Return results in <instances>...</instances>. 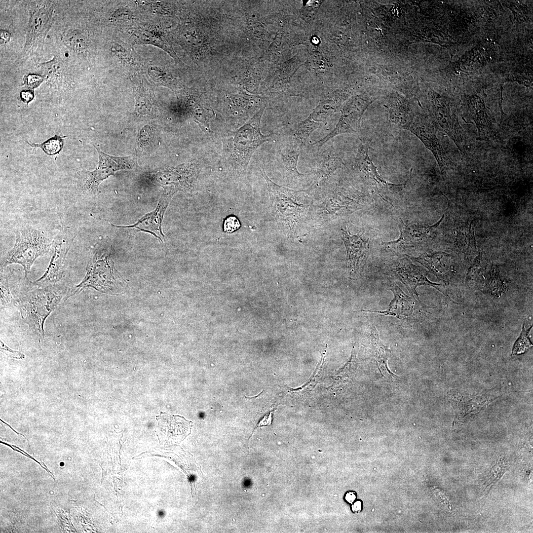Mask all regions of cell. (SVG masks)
Instances as JSON below:
<instances>
[{
  "instance_id": "34",
  "label": "cell",
  "mask_w": 533,
  "mask_h": 533,
  "mask_svg": "<svg viewBox=\"0 0 533 533\" xmlns=\"http://www.w3.org/2000/svg\"><path fill=\"white\" fill-rule=\"evenodd\" d=\"M38 67L44 74L46 78L58 80L63 77L64 66L57 57L46 62L38 64Z\"/></svg>"
},
{
  "instance_id": "7",
  "label": "cell",
  "mask_w": 533,
  "mask_h": 533,
  "mask_svg": "<svg viewBox=\"0 0 533 533\" xmlns=\"http://www.w3.org/2000/svg\"><path fill=\"white\" fill-rule=\"evenodd\" d=\"M54 7L53 1H31L28 3L29 17L22 57L33 55L42 49L51 25Z\"/></svg>"
},
{
  "instance_id": "16",
  "label": "cell",
  "mask_w": 533,
  "mask_h": 533,
  "mask_svg": "<svg viewBox=\"0 0 533 533\" xmlns=\"http://www.w3.org/2000/svg\"><path fill=\"white\" fill-rule=\"evenodd\" d=\"M72 239L65 232H60L54 239V252L44 273L33 282L38 286L57 284L62 279L65 267L66 258Z\"/></svg>"
},
{
  "instance_id": "43",
  "label": "cell",
  "mask_w": 533,
  "mask_h": 533,
  "mask_svg": "<svg viewBox=\"0 0 533 533\" xmlns=\"http://www.w3.org/2000/svg\"><path fill=\"white\" fill-rule=\"evenodd\" d=\"M132 14L130 11L125 8H119L115 10L112 14V18L116 21H125L131 19Z\"/></svg>"
},
{
  "instance_id": "24",
  "label": "cell",
  "mask_w": 533,
  "mask_h": 533,
  "mask_svg": "<svg viewBox=\"0 0 533 533\" xmlns=\"http://www.w3.org/2000/svg\"><path fill=\"white\" fill-rule=\"evenodd\" d=\"M135 37L137 41L140 43L157 46L167 52L175 60L181 61L164 32L155 26L149 25L141 28L136 32Z\"/></svg>"
},
{
  "instance_id": "11",
  "label": "cell",
  "mask_w": 533,
  "mask_h": 533,
  "mask_svg": "<svg viewBox=\"0 0 533 533\" xmlns=\"http://www.w3.org/2000/svg\"><path fill=\"white\" fill-rule=\"evenodd\" d=\"M99 160L96 168L88 171L83 186L84 191L96 193L100 184L118 171L131 169L137 166V161L131 156H115L108 154L95 147Z\"/></svg>"
},
{
  "instance_id": "39",
  "label": "cell",
  "mask_w": 533,
  "mask_h": 533,
  "mask_svg": "<svg viewBox=\"0 0 533 533\" xmlns=\"http://www.w3.org/2000/svg\"><path fill=\"white\" fill-rule=\"evenodd\" d=\"M45 76L36 74H29L24 78L23 85L29 89L38 87L45 79Z\"/></svg>"
},
{
  "instance_id": "46",
  "label": "cell",
  "mask_w": 533,
  "mask_h": 533,
  "mask_svg": "<svg viewBox=\"0 0 533 533\" xmlns=\"http://www.w3.org/2000/svg\"><path fill=\"white\" fill-rule=\"evenodd\" d=\"M345 498L348 502L352 503L356 498V495L353 492H348L346 494Z\"/></svg>"
},
{
  "instance_id": "33",
  "label": "cell",
  "mask_w": 533,
  "mask_h": 533,
  "mask_svg": "<svg viewBox=\"0 0 533 533\" xmlns=\"http://www.w3.org/2000/svg\"><path fill=\"white\" fill-rule=\"evenodd\" d=\"M343 164L340 156L335 154L324 156L320 161L317 173L322 178H327Z\"/></svg>"
},
{
  "instance_id": "5",
  "label": "cell",
  "mask_w": 533,
  "mask_h": 533,
  "mask_svg": "<svg viewBox=\"0 0 533 533\" xmlns=\"http://www.w3.org/2000/svg\"><path fill=\"white\" fill-rule=\"evenodd\" d=\"M369 143L362 142L360 143L354 160V167L373 192L393 206L395 200L400 196L409 182L413 169H411L409 178L404 183L399 184L390 183L378 172L376 166L369 156Z\"/></svg>"
},
{
  "instance_id": "27",
  "label": "cell",
  "mask_w": 533,
  "mask_h": 533,
  "mask_svg": "<svg viewBox=\"0 0 533 533\" xmlns=\"http://www.w3.org/2000/svg\"><path fill=\"white\" fill-rule=\"evenodd\" d=\"M370 337L371 352L374 357L380 372L383 376H395L389 370L387 361L390 356L391 351L385 346L379 338L378 331L374 325L370 328Z\"/></svg>"
},
{
  "instance_id": "9",
  "label": "cell",
  "mask_w": 533,
  "mask_h": 533,
  "mask_svg": "<svg viewBox=\"0 0 533 533\" xmlns=\"http://www.w3.org/2000/svg\"><path fill=\"white\" fill-rule=\"evenodd\" d=\"M200 171L199 164L192 161L156 171L151 174L150 179L162 187L164 192L191 193L196 186Z\"/></svg>"
},
{
  "instance_id": "13",
  "label": "cell",
  "mask_w": 533,
  "mask_h": 533,
  "mask_svg": "<svg viewBox=\"0 0 533 533\" xmlns=\"http://www.w3.org/2000/svg\"><path fill=\"white\" fill-rule=\"evenodd\" d=\"M389 289L392 292L394 296L386 309L381 311H362L394 316L401 321L412 322L420 317L425 306L419 300H417L414 296L410 297L407 295L394 282L391 283Z\"/></svg>"
},
{
  "instance_id": "47",
  "label": "cell",
  "mask_w": 533,
  "mask_h": 533,
  "mask_svg": "<svg viewBox=\"0 0 533 533\" xmlns=\"http://www.w3.org/2000/svg\"><path fill=\"white\" fill-rule=\"evenodd\" d=\"M361 503L359 501L355 502L352 506V510L354 512H358L361 509Z\"/></svg>"
},
{
  "instance_id": "21",
  "label": "cell",
  "mask_w": 533,
  "mask_h": 533,
  "mask_svg": "<svg viewBox=\"0 0 533 533\" xmlns=\"http://www.w3.org/2000/svg\"><path fill=\"white\" fill-rule=\"evenodd\" d=\"M407 256L428 268L437 278L444 282L448 281L451 271L452 256L441 251L428 250L418 257Z\"/></svg>"
},
{
  "instance_id": "42",
  "label": "cell",
  "mask_w": 533,
  "mask_h": 533,
  "mask_svg": "<svg viewBox=\"0 0 533 533\" xmlns=\"http://www.w3.org/2000/svg\"><path fill=\"white\" fill-rule=\"evenodd\" d=\"M0 351L3 353L14 359H22L25 358V355L23 353L19 351L12 350L5 345L1 340H0Z\"/></svg>"
},
{
  "instance_id": "8",
  "label": "cell",
  "mask_w": 533,
  "mask_h": 533,
  "mask_svg": "<svg viewBox=\"0 0 533 533\" xmlns=\"http://www.w3.org/2000/svg\"><path fill=\"white\" fill-rule=\"evenodd\" d=\"M374 100L367 91L349 98L340 110L341 114L335 128L311 145L319 149L336 136L345 133L360 134L362 116Z\"/></svg>"
},
{
  "instance_id": "10",
  "label": "cell",
  "mask_w": 533,
  "mask_h": 533,
  "mask_svg": "<svg viewBox=\"0 0 533 533\" xmlns=\"http://www.w3.org/2000/svg\"><path fill=\"white\" fill-rule=\"evenodd\" d=\"M444 217V215L432 226L404 223L401 220L399 225L400 234L399 238L396 240L383 243L382 245L387 249L395 253H404L416 250L435 236L437 228Z\"/></svg>"
},
{
  "instance_id": "30",
  "label": "cell",
  "mask_w": 533,
  "mask_h": 533,
  "mask_svg": "<svg viewBox=\"0 0 533 533\" xmlns=\"http://www.w3.org/2000/svg\"><path fill=\"white\" fill-rule=\"evenodd\" d=\"M65 44L73 52L85 54L88 47L87 39L85 34L78 29H70L65 31L62 35Z\"/></svg>"
},
{
  "instance_id": "14",
  "label": "cell",
  "mask_w": 533,
  "mask_h": 533,
  "mask_svg": "<svg viewBox=\"0 0 533 533\" xmlns=\"http://www.w3.org/2000/svg\"><path fill=\"white\" fill-rule=\"evenodd\" d=\"M407 130L418 137L433 154L442 173L447 168L448 158L436 136V128L431 120L415 114Z\"/></svg>"
},
{
  "instance_id": "37",
  "label": "cell",
  "mask_w": 533,
  "mask_h": 533,
  "mask_svg": "<svg viewBox=\"0 0 533 533\" xmlns=\"http://www.w3.org/2000/svg\"><path fill=\"white\" fill-rule=\"evenodd\" d=\"M532 326L528 329H525L524 324L523 325L522 330L520 336L515 342L512 348V354H521L526 352L533 346L532 343L529 337V334Z\"/></svg>"
},
{
  "instance_id": "3",
  "label": "cell",
  "mask_w": 533,
  "mask_h": 533,
  "mask_svg": "<svg viewBox=\"0 0 533 533\" xmlns=\"http://www.w3.org/2000/svg\"><path fill=\"white\" fill-rule=\"evenodd\" d=\"M16 235L15 244L2 257L0 268L11 264L21 265L28 279L31 267L40 256L47 254L53 246L54 239L42 231L29 225H22L13 230Z\"/></svg>"
},
{
  "instance_id": "1",
  "label": "cell",
  "mask_w": 533,
  "mask_h": 533,
  "mask_svg": "<svg viewBox=\"0 0 533 533\" xmlns=\"http://www.w3.org/2000/svg\"><path fill=\"white\" fill-rule=\"evenodd\" d=\"M31 284L32 287L19 294L15 306L22 320L40 341L44 338L45 320L65 296L67 288L57 284L38 286Z\"/></svg>"
},
{
  "instance_id": "41",
  "label": "cell",
  "mask_w": 533,
  "mask_h": 533,
  "mask_svg": "<svg viewBox=\"0 0 533 533\" xmlns=\"http://www.w3.org/2000/svg\"><path fill=\"white\" fill-rule=\"evenodd\" d=\"M240 227L239 220L234 216H229L224 221L223 224L224 231L228 233H232L237 230Z\"/></svg>"
},
{
  "instance_id": "45",
  "label": "cell",
  "mask_w": 533,
  "mask_h": 533,
  "mask_svg": "<svg viewBox=\"0 0 533 533\" xmlns=\"http://www.w3.org/2000/svg\"><path fill=\"white\" fill-rule=\"evenodd\" d=\"M11 34L10 33L6 30H0V41L1 44H4L7 43L10 39Z\"/></svg>"
},
{
  "instance_id": "40",
  "label": "cell",
  "mask_w": 533,
  "mask_h": 533,
  "mask_svg": "<svg viewBox=\"0 0 533 533\" xmlns=\"http://www.w3.org/2000/svg\"><path fill=\"white\" fill-rule=\"evenodd\" d=\"M112 50L116 56L124 63L129 64H134L132 57L120 45L114 44Z\"/></svg>"
},
{
  "instance_id": "6",
  "label": "cell",
  "mask_w": 533,
  "mask_h": 533,
  "mask_svg": "<svg viewBox=\"0 0 533 533\" xmlns=\"http://www.w3.org/2000/svg\"><path fill=\"white\" fill-rule=\"evenodd\" d=\"M261 172L267 184L276 220L281 223H288L290 229H293L305 211L303 202L307 198L305 191L295 190L276 184L267 176L263 166Z\"/></svg>"
},
{
  "instance_id": "23",
  "label": "cell",
  "mask_w": 533,
  "mask_h": 533,
  "mask_svg": "<svg viewBox=\"0 0 533 533\" xmlns=\"http://www.w3.org/2000/svg\"><path fill=\"white\" fill-rule=\"evenodd\" d=\"M133 92L135 98L134 114L140 119L155 117L157 110L152 92L144 83L135 79L133 82Z\"/></svg>"
},
{
  "instance_id": "44",
  "label": "cell",
  "mask_w": 533,
  "mask_h": 533,
  "mask_svg": "<svg viewBox=\"0 0 533 533\" xmlns=\"http://www.w3.org/2000/svg\"><path fill=\"white\" fill-rule=\"evenodd\" d=\"M20 97L23 102L28 103L34 98V91L32 89L23 90L20 93Z\"/></svg>"
},
{
  "instance_id": "36",
  "label": "cell",
  "mask_w": 533,
  "mask_h": 533,
  "mask_svg": "<svg viewBox=\"0 0 533 533\" xmlns=\"http://www.w3.org/2000/svg\"><path fill=\"white\" fill-rule=\"evenodd\" d=\"M16 300L12 297L10 291L8 280L0 269V308H5L15 305Z\"/></svg>"
},
{
  "instance_id": "25",
  "label": "cell",
  "mask_w": 533,
  "mask_h": 533,
  "mask_svg": "<svg viewBox=\"0 0 533 533\" xmlns=\"http://www.w3.org/2000/svg\"><path fill=\"white\" fill-rule=\"evenodd\" d=\"M227 99L231 110H233L236 114L249 113L254 115L266 106V101L262 97L248 94L244 92L228 95Z\"/></svg>"
},
{
  "instance_id": "29",
  "label": "cell",
  "mask_w": 533,
  "mask_h": 533,
  "mask_svg": "<svg viewBox=\"0 0 533 533\" xmlns=\"http://www.w3.org/2000/svg\"><path fill=\"white\" fill-rule=\"evenodd\" d=\"M301 149L299 146L288 141L284 147H280L279 152L280 159L285 168L288 172L297 177L304 175L301 174L297 169Z\"/></svg>"
},
{
  "instance_id": "22",
  "label": "cell",
  "mask_w": 533,
  "mask_h": 533,
  "mask_svg": "<svg viewBox=\"0 0 533 533\" xmlns=\"http://www.w3.org/2000/svg\"><path fill=\"white\" fill-rule=\"evenodd\" d=\"M385 106L392 124L407 130L415 115L407 100L397 93L392 94L387 98Z\"/></svg>"
},
{
  "instance_id": "17",
  "label": "cell",
  "mask_w": 533,
  "mask_h": 533,
  "mask_svg": "<svg viewBox=\"0 0 533 533\" xmlns=\"http://www.w3.org/2000/svg\"><path fill=\"white\" fill-rule=\"evenodd\" d=\"M432 102L431 121L436 129L446 133L462 151L463 138L457 116L438 98H434Z\"/></svg>"
},
{
  "instance_id": "20",
  "label": "cell",
  "mask_w": 533,
  "mask_h": 533,
  "mask_svg": "<svg viewBox=\"0 0 533 533\" xmlns=\"http://www.w3.org/2000/svg\"><path fill=\"white\" fill-rule=\"evenodd\" d=\"M306 55V53L296 54L278 65L274 73V77H272V81L269 85L271 91L288 96L293 95L290 89L291 80L300 66L305 63L307 58Z\"/></svg>"
},
{
  "instance_id": "32",
  "label": "cell",
  "mask_w": 533,
  "mask_h": 533,
  "mask_svg": "<svg viewBox=\"0 0 533 533\" xmlns=\"http://www.w3.org/2000/svg\"><path fill=\"white\" fill-rule=\"evenodd\" d=\"M339 110L333 100L328 98L322 99L310 115L314 120L322 123L328 121L333 114Z\"/></svg>"
},
{
  "instance_id": "26",
  "label": "cell",
  "mask_w": 533,
  "mask_h": 533,
  "mask_svg": "<svg viewBox=\"0 0 533 533\" xmlns=\"http://www.w3.org/2000/svg\"><path fill=\"white\" fill-rule=\"evenodd\" d=\"M186 106L201 130L210 134L209 116L206 109L200 103V99L196 91L187 88L183 90Z\"/></svg>"
},
{
  "instance_id": "15",
  "label": "cell",
  "mask_w": 533,
  "mask_h": 533,
  "mask_svg": "<svg viewBox=\"0 0 533 533\" xmlns=\"http://www.w3.org/2000/svg\"><path fill=\"white\" fill-rule=\"evenodd\" d=\"M174 194L172 192L164 191L155 209L145 214L133 224L129 226L111 225L118 228H133L139 231L149 233L164 244L166 239L162 231V222L165 212Z\"/></svg>"
},
{
  "instance_id": "35",
  "label": "cell",
  "mask_w": 533,
  "mask_h": 533,
  "mask_svg": "<svg viewBox=\"0 0 533 533\" xmlns=\"http://www.w3.org/2000/svg\"><path fill=\"white\" fill-rule=\"evenodd\" d=\"M63 138L64 137L55 135L54 137L48 139L41 144L27 142L33 148H41L45 153L48 155H54L58 153L62 150L64 145Z\"/></svg>"
},
{
  "instance_id": "18",
  "label": "cell",
  "mask_w": 533,
  "mask_h": 533,
  "mask_svg": "<svg viewBox=\"0 0 533 533\" xmlns=\"http://www.w3.org/2000/svg\"><path fill=\"white\" fill-rule=\"evenodd\" d=\"M342 238L347 252V267L351 278L359 274L368 257L369 244L359 235L351 234L343 228Z\"/></svg>"
},
{
  "instance_id": "19",
  "label": "cell",
  "mask_w": 533,
  "mask_h": 533,
  "mask_svg": "<svg viewBox=\"0 0 533 533\" xmlns=\"http://www.w3.org/2000/svg\"><path fill=\"white\" fill-rule=\"evenodd\" d=\"M156 419V432L161 442L171 439L173 442H180L190 433L191 422L183 417L161 413Z\"/></svg>"
},
{
  "instance_id": "38",
  "label": "cell",
  "mask_w": 533,
  "mask_h": 533,
  "mask_svg": "<svg viewBox=\"0 0 533 533\" xmlns=\"http://www.w3.org/2000/svg\"><path fill=\"white\" fill-rule=\"evenodd\" d=\"M156 140L155 133L152 127L145 126L140 130L138 138V144L140 148L148 150L155 144Z\"/></svg>"
},
{
  "instance_id": "31",
  "label": "cell",
  "mask_w": 533,
  "mask_h": 533,
  "mask_svg": "<svg viewBox=\"0 0 533 533\" xmlns=\"http://www.w3.org/2000/svg\"><path fill=\"white\" fill-rule=\"evenodd\" d=\"M148 74L158 84L166 86L174 91L183 89L181 84L171 74L158 67H151L148 70Z\"/></svg>"
},
{
  "instance_id": "2",
  "label": "cell",
  "mask_w": 533,
  "mask_h": 533,
  "mask_svg": "<svg viewBox=\"0 0 533 533\" xmlns=\"http://www.w3.org/2000/svg\"><path fill=\"white\" fill-rule=\"evenodd\" d=\"M266 107L256 112L240 128L228 133L224 139V157L234 170L243 171L256 150L269 140L271 134L263 135L260 123Z\"/></svg>"
},
{
  "instance_id": "28",
  "label": "cell",
  "mask_w": 533,
  "mask_h": 533,
  "mask_svg": "<svg viewBox=\"0 0 533 533\" xmlns=\"http://www.w3.org/2000/svg\"><path fill=\"white\" fill-rule=\"evenodd\" d=\"M322 125V123L314 120L309 114L293 128L288 136V140L301 148L312 133Z\"/></svg>"
},
{
  "instance_id": "12",
  "label": "cell",
  "mask_w": 533,
  "mask_h": 533,
  "mask_svg": "<svg viewBox=\"0 0 533 533\" xmlns=\"http://www.w3.org/2000/svg\"><path fill=\"white\" fill-rule=\"evenodd\" d=\"M385 269L388 274L401 281L413 296L416 295L419 298L416 289L421 285L433 287L444 294L440 288V284L430 281L427 278V271L422 267L414 265L408 259L404 258L389 261L386 264Z\"/></svg>"
},
{
  "instance_id": "4",
  "label": "cell",
  "mask_w": 533,
  "mask_h": 533,
  "mask_svg": "<svg viewBox=\"0 0 533 533\" xmlns=\"http://www.w3.org/2000/svg\"><path fill=\"white\" fill-rule=\"evenodd\" d=\"M113 250L112 241L108 236L102 238L93 246L85 277L75 287L72 295L86 287H92L104 293L113 292L120 279L111 258Z\"/></svg>"
}]
</instances>
